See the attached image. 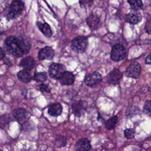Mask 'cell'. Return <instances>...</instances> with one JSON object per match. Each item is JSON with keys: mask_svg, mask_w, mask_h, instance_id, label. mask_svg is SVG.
I'll use <instances>...</instances> for the list:
<instances>
[{"mask_svg": "<svg viewBox=\"0 0 151 151\" xmlns=\"http://www.w3.org/2000/svg\"><path fill=\"white\" fill-rule=\"evenodd\" d=\"M4 46L9 54L14 57H22L27 53L31 47L30 44L23 38H18L14 36L8 37L4 42Z\"/></svg>", "mask_w": 151, "mask_h": 151, "instance_id": "cell-1", "label": "cell"}, {"mask_svg": "<svg viewBox=\"0 0 151 151\" xmlns=\"http://www.w3.org/2000/svg\"><path fill=\"white\" fill-rule=\"evenodd\" d=\"M24 4L21 1H14L10 5V10L7 14V19L11 20L16 18L23 11Z\"/></svg>", "mask_w": 151, "mask_h": 151, "instance_id": "cell-2", "label": "cell"}, {"mask_svg": "<svg viewBox=\"0 0 151 151\" xmlns=\"http://www.w3.org/2000/svg\"><path fill=\"white\" fill-rule=\"evenodd\" d=\"M88 45V39L84 37H77L71 42V48L77 53L84 52Z\"/></svg>", "mask_w": 151, "mask_h": 151, "instance_id": "cell-3", "label": "cell"}, {"mask_svg": "<svg viewBox=\"0 0 151 151\" xmlns=\"http://www.w3.org/2000/svg\"><path fill=\"white\" fill-rule=\"evenodd\" d=\"M126 55V50L124 47L120 44L114 45L111 49L110 57L114 61H119L124 59Z\"/></svg>", "mask_w": 151, "mask_h": 151, "instance_id": "cell-4", "label": "cell"}, {"mask_svg": "<svg viewBox=\"0 0 151 151\" xmlns=\"http://www.w3.org/2000/svg\"><path fill=\"white\" fill-rule=\"evenodd\" d=\"M65 71V67L63 64L59 63H52L48 70L50 76L54 79H60L62 74Z\"/></svg>", "mask_w": 151, "mask_h": 151, "instance_id": "cell-5", "label": "cell"}, {"mask_svg": "<svg viewBox=\"0 0 151 151\" xmlns=\"http://www.w3.org/2000/svg\"><path fill=\"white\" fill-rule=\"evenodd\" d=\"M141 72V66L137 62L132 63L127 68L126 75L127 77L133 78H139Z\"/></svg>", "mask_w": 151, "mask_h": 151, "instance_id": "cell-6", "label": "cell"}, {"mask_svg": "<svg viewBox=\"0 0 151 151\" xmlns=\"http://www.w3.org/2000/svg\"><path fill=\"white\" fill-rule=\"evenodd\" d=\"M102 80L101 74L97 72L94 71L88 74L85 78V83L88 86H94L99 83Z\"/></svg>", "mask_w": 151, "mask_h": 151, "instance_id": "cell-7", "label": "cell"}, {"mask_svg": "<svg viewBox=\"0 0 151 151\" xmlns=\"http://www.w3.org/2000/svg\"><path fill=\"white\" fill-rule=\"evenodd\" d=\"M55 51L51 47H45L41 49L38 54V58L40 60H51L54 58Z\"/></svg>", "mask_w": 151, "mask_h": 151, "instance_id": "cell-8", "label": "cell"}, {"mask_svg": "<svg viewBox=\"0 0 151 151\" xmlns=\"http://www.w3.org/2000/svg\"><path fill=\"white\" fill-rule=\"evenodd\" d=\"M123 76L122 73L118 69H114L110 72L107 76V82L110 84L119 83Z\"/></svg>", "mask_w": 151, "mask_h": 151, "instance_id": "cell-9", "label": "cell"}, {"mask_svg": "<svg viewBox=\"0 0 151 151\" xmlns=\"http://www.w3.org/2000/svg\"><path fill=\"white\" fill-rule=\"evenodd\" d=\"M142 19V16L140 12L136 10H133L129 12L125 16V21L130 24H136Z\"/></svg>", "mask_w": 151, "mask_h": 151, "instance_id": "cell-10", "label": "cell"}, {"mask_svg": "<svg viewBox=\"0 0 151 151\" xmlns=\"http://www.w3.org/2000/svg\"><path fill=\"white\" fill-rule=\"evenodd\" d=\"M76 151H89L91 149V144L87 138L79 139L75 145Z\"/></svg>", "mask_w": 151, "mask_h": 151, "instance_id": "cell-11", "label": "cell"}, {"mask_svg": "<svg viewBox=\"0 0 151 151\" xmlns=\"http://www.w3.org/2000/svg\"><path fill=\"white\" fill-rule=\"evenodd\" d=\"M86 107L82 101H76L72 104V110L73 113L77 117H80L86 110Z\"/></svg>", "mask_w": 151, "mask_h": 151, "instance_id": "cell-12", "label": "cell"}, {"mask_svg": "<svg viewBox=\"0 0 151 151\" xmlns=\"http://www.w3.org/2000/svg\"><path fill=\"white\" fill-rule=\"evenodd\" d=\"M74 74L69 71H65L59 79L60 83L62 85H71L74 82Z\"/></svg>", "mask_w": 151, "mask_h": 151, "instance_id": "cell-13", "label": "cell"}, {"mask_svg": "<svg viewBox=\"0 0 151 151\" xmlns=\"http://www.w3.org/2000/svg\"><path fill=\"white\" fill-rule=\"evenodd\" d=\"M35 60L34 59L31 57H25L23 58L19 63V65L24 68L25 70L29 71L33 69V68L35 66Z\"/></svg>", "mask_w": 151, "mask_h": 151, "instance_id": "cell-14", "label": "cell"}, {"mask_svg": "<svg viewBox=\"0 0 151 151\" xmlns=\"http://www.w3.org/2000/svg\"><path fill=\"white\" fill-rule=\"evenodd\" d=\"M87 25L91 29H96L100 25V21L99 18L94 14H91L87 18Z\"/></svg>", "mask_w": 151, "mask_h": 151, "instance_id": "cell-15", "label": "cell"}, {"mask_svg": "<svg viewBox=\"0 0 151 151\" xmlns=\"http://www.w3.org/2000/svg\"><path fill=\"white\" fill-rule=\"evenodd\" d=\"M13 115L18 121H23L24 119L28 117V115H29V114L25 109L18 108L13 111Z\"/></svg>", "mask_w": 151, "mask_h": 151, "instance_id": "cell-16", "label": "cell"}, {"mask_svg": "<svg viewBox=\"0 0 151 151\" xmlns=\"http://www.w3.org/2000/svg\"><path fill=\"white\" fill-rule=\"evenodd\" d=\"M63 111L62 106L60 103H54L48 107V113L50 116L57 117L60 116Z\"/></svg>", "mask_w": 151, "mask_h": 151, "instance_id": "cell-17", "label": "cell"}, {"mask_svg": "<svg viewBox=\"0 0 151 151\" xmlns=\"http://www.w3.org/2000/svg\"><path fill=\"white\" fill-rule=\"evenodd\" d=\"M37 25L41 32L47 37H51L52 35V31L50 25L47 23H41L40 22H37Z\"/></svg>", "mask_w": 151, "mask_h": 151, "instance_id": "cell-18", "label": "cell"}, {"mask_svg": "<svg viewBox=\"0 0 151 151\" xmlns=\"http://www.w3.org/2000/svg\"><path fill=\"white\" fill-rule=\"evenodd\" d=\"M17 76L20 81L25 83L30 82L32 80V76L30 72L25 70H22L19 71L17 74Z\"/></svg>", "mask_w": 151, "mask_h": 151, "instance_id": "cell-19", "label": "cell"}, {"mask_svg": "<svg viewBox=\"0 0 151 151\" xmlns=\"http://www.w3.org/2000/svg\"><path fill=\"white\" fill-rule=\"evenodd\" d=\"M117 116H115L107 120L105 123V127L108 130L113 129L117 122Z\"/></svg>", "mask_w": 151, "mask_h": 151, "instance_id": "cell-20", "label": "cell"}, {"mask_svg": "<svg viewBox=\"0 0 151 151\" xmlns=\"http://www.w3.org/2000/svg\"><path fill=\"white\" fill-rule=\"evenodd\" d=\"M34 80L37 82H44L47 79V74L45 72L35 73L33 77Z\"/></svg>", "mask_w": 151, "mask_h": 151, "instance_id": "cell-21", "label": "cell"}, {"mask_svg": "<svg viewBox=\"0 0 151 151\" xmlns=\"http://www.w3.org/2000/svg\"><path fill=\"white\" fill-rule=\"evenodd\" d=\"M128 3L130 4L132 9L136 10L140 9L143 6V2L142 1H128Z\"/></svg>", "mask_w": 151, "mask_h": 151, "instance_id": "cell-22", "label": "cell"}, {"mask_svg": "<svg viewBox=\"0 0 151 151\" xmlns=\"http://www.w3.org/2000/svg\"><path fill=\"white\" fill-rule=\"evenodd\" d=\"M124 134L126 139H132L134 137L135 131L133 129H126L124 130Z\"/></svg>", "mask_w": 151, "mask_h": 151, "instance_id": "cell-23", "label": "cell"}, {"mask_svg": "<svg viewBox=\"0 0 151 151\" xmlns=\"http://www.w3.org/2000/svg\"><path fill=\"white\" fill-rule=\"evenodd\" d=\"M144 111L151 116V101H147L144 105Z\"/></svg>", "mask_w": 151, "mask_h": 151, "instance_id": "cell-24", "label": "cell"}, {"mask_svg": "<svg viewBox=\"0 0 151 151\" xmlns=\"http://www.w3.org/2000/svg\"><path fill=\"white\" fill-rule=\"evenodd\" d=\"M145 29L147 33L151 34V18L147 19L145 26Z\"/></svg>", "mask_w": 151, "mask_h": 151, "instance_id": "cell-25", "label": "cell"}, {"mask_svg": "<svg viewBox=\"0 0 151 151\" xmlns=\"http://www.w3.org/2000/svg\"><path fill=\"white\" fill-rule=\"evenodd\" d=\"M40 89L41 91H45V92H50V89L48 85L45 84H41L40 85Z\"/></svg>", "mask_w": 151, "mask_h": 151, "instance_id": "cell-26", "label": "cell"}, {"mask_svg": "<svg viewBox=\"0 0 151 151\" xmlns=\"http://www.w3.org/2000/svg\"><path fill=\"white\" fill-rule=\"evenodd\" d=\"M5 55V52L4 51V50L0 47V60L2 59L3 58H4Z\"/></svg>", "mask_w": 151, "mask_h": 151, "instance_id": "cell-27", "label": "cell"}, {"mask_svg": "<svg viewBox=\"0 0 151 151\" xmlns=\"http://www.w3.org/2000/svg\"><path fill=\"white\" fill-rule=\"evenodd\" d=\"M145 62H146V63L147 64H151V54H150V55H149L146 57V60H145Z\"/></svg>", "mask_w": 151, "mask_h": 151, "instance_id": "cell-28", "label": "cell"}, {"mask_svg": "<svg viewBox=\"0 0 151 151\" xmlns=\"http://www.w3.org/2000/svg\"><path fill=\"white\" fill-rule=\"evenodd\" d=\"M21 151H30V150H28V149H22Z\"/></svg>", "mask_w": 151, "mask_h": 151, "instance_id": "cell-29", "label": "cell"}, {"mask_svg": "<svg viewBox=\"0 0 151 151\" xmlns=\"http://www.w3.org/2000/svg\"><path fill=\"white\" fill-rule=\"evenodd\" d=\"M0 151H2V150H0Z\"/></svg>", "mask_w": 151, "mask_h": 151, "instance_id": "cell-30", "label": "cell"}, {"mask_svg": "<svg viewBox=\"0 0 151 151\" xmlns=\"http://www.w3.org/2000/svg\"><path fill=\"white\" fill-rule=\"evenodd\" d=\"M40 151H44V150H40Z\"/></svg>", "mask_w": 151, "mask_h": 151, "instance_id": "cell-31", "label": "cell"}]
</instances>
